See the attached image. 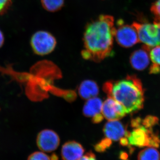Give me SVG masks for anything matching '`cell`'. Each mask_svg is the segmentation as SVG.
<instances>
[{
	"label": "cell",
	"mask_w": 160,
	"mask_h": 160,
	"mask_svg": "<svg viewBox=\"0 0 160 160\" xmlns=\"http://www.w3.org/2000/svg\"><path fill=\"white\" fill-rule=\"evenodd\" d=\"M158 118L154 116H147L145 118H142L141 120L142 125L148 128H153L158 124Z\"/></svg>",
	"instance_id": "obj_19"
},
{
	"label": "cell",
	"mask_w": 160,
	"mask_h": 160,
	"mask_svg": "<svg viewBox=\"0 0 160 160\" xmlns=\"http://www.w3.org/2000/svg\"><path fill=\"white\" fill-rule=\"evenodd\" d=\"M150 11L154 16V22H160V0H158L152 4Z\"/></svg>",
	"instance_id": "obj_20"
},
{
	"label": "cell",
	"mask_w": 160,
	"mask_h": 160,
	"mask_svg": "<svg viewBox=\"0 0 160 160\" xmlns=\"http://www.w3.org/2000/svg\"><path fill=\"white\" fill-rule=\"evenodd\" d=\"M112 144V141L106 138L101 140L100 142L95 145V150L100 153L104 152L107 149L110 148Z\"/></svg>",
	"instance_id": "obj_17"
},
{
	"label": "cell",
	"mask_w": 160,
	"mask_h": 160,
	"mask_svg": "<svg viewBox=\"0 0 160 160\" xmlns=\"http://www.w3.org/2000/svg\"><path fill=\"white\" fill-rule=\"evenodd\" d=\"M117 22L115 39L120 46L129 48L140 42L137 32L132 25L125 24L122 19Z\"/></svg>",
	"instance_id": "obj_6"
},
{
	"label": "cell",
	"mask_w": 160,
	"mask_h": 160,
	"mask_svg": "<svg viewBox=\"0 0 160 160\" xmlns=\"http://www.w3.org/2000/svg\"><path fill=\"white\" fill-rule=\"evenodd\" d=\"M103 131L106 138L114 142L128 137L129 133L124 124L119 120L107 122L103 127Z\"/></svg>",
	"instance_id": "obj_10"
},
{
	"label": "cell",
	"mask_w": 160,
	"mask_h": 160,
	"mask_svg": "<svg viewBox=\"0 0 160 160\" xmlns=\"http://www.w3.org/2000/svg\"><path fill=\"white\" fill-rule=\"evenodd\" d=\"M12 5V0H0V16L5 14Z\"/></svg>",
	"instance_id": "obj_21"
},
{
	"label": "cell",
	"mask_w": 160,
	"mask_h": 160,
	"mask_svg": "<svg viewBox=\"0 0 160 160\" xmlns=\"http://www.w3.org/2000/svg\"><path fill=\"white\" fill-rule=\"evenodd\" d=\"M37 145L39 149L45 152H52L59 146L58 135L53 130L46 129L40 132L37 138Z\"/></svg>",
	"instance_id": "obj_7"
},
{
	"label": "cell",
	"mask_w": 160,
	"mask_h": 160,
	"mask_svg": "<svg viewBox=\"0 0 160 160\" xmlns=\"http://www.w3.org/2000/svg\"><path fill=\"white\" fill-rule=\"evenodd\" d=\"M27 160H58V157L55 153L49 156L42 152H35L29 156Z\"/></svg>",
	"instance_id": "obj_16"
},
{
	"label": "cell",
	"mask_w": 160,
	"mask_h": 160,
	"mask_svg": "<svg viewBox=\"0 0 160 160\" xmlns=\"http://www.w3.org/2000/svg\"><path fill=\"white\" fill-rule=\"evenodd\" d=\"M5 42V37L2 32L0 29V48L4 45Z\"/></svg>",
	"instance_id": "obj_23"
},
{
	"label": "cell",
	"mask_w": 160,
	"mask_h": 160,
	"mask_svg": "<svg viewBox=\"0 0 160 160\" xmlns=\"http://www.w3.org/2000/svg\"><path fill=\"white\" fill-rule=\"evenodd\" d=\"M79 160H97L96 157L95 155L92 152H89L86 154L83 155Z\"/></svg>",
	"instance_id": "obj_22"
},
{
	"label": "cell",
	"mask_w": 160,
	"mask_h": 160,
	"mask_svg": "<svg viewBox=\"0 0 160 160\" xmlns=\"http://www.w3.org/2000/svg\"><path fill=\"white\" fill-rule=\"evenodd\" d=\"M138 160H160L159 152L154 147H149L141 150L138 156Z\"/></svg>",
	"instance_id": "obj_14"
},
{
	"label": "cell",
	"mask_w": 160,
	"mask_h": 160,
	"mask_svg": "<svg viewBox=\"0 0 160 160\" xmlns=\"http://www.w3.org/2000/svg\"><path fill=\"white\" fill-rule=\"evenodd\" d=\"M41 3L46 11L54 12L62 9L65 5V0H41Z\"/></svg>",
	"instance_id": "obj_15"
},
{
	"label": "cell",
	"mask_w": 160,
	"mask_h": 160,
	"mask_svg": "<svg viewBox=\"0 0 160 160\" xmlns=\"http://www.w3.org/2000/svg\"><path fill=\"white\" fill-rule=\"evenodd\" d=\"M149 55L152 65L160 67V45L155 46L152 49Z\"/></svg>",
	"instance_id": "obj_18"
},
{
	"label": "cell",
	"mask_w": 160,
	"mask_h": 160,
	"mask_svg": "<svg viewBox=\"0 0 160 160\" xmlns=\"http://www.w3.org/2000/svg\"><path fill=\"white\" fill-rule=\"evenodd\" d=\"M151 48L144 45L141 49L133 51L129 58V62L132 68L138 70L142 71L149 65V52Z\"/></svg>",
	"instance_id": "obj_11"
},
{
	"label": "cell",
	"mask_w": 160,
	"mask_h": 160,
	"mask_svg": "<svg viewBox=\"0 0 160 160\" xmlns=\"http://www.w3.org/2000/svg\"><path fill=\"white\" fill-rule=\"evenodd\" d=\"M78 92L82 99L87 100L96 97L99 92V88L97 83L91 80H86L80 84Z\"/></svg>",
	"instance_id": "obj_13"
},
{
	"label": "cell",
	"mask_w": 160,
	"mask_h": 160,
	"mask_svg": "<svg viewBox=\"0 0 160 160\" xmlns=\"http://www.w3.org/2000/svg\"><path fill=\"white\" fill-rule=\"evenodd\" d=\"M84 148L79 143L72 141L63 145L61 150L62 160H79L84 154Z\"/></svg>",
	"instance_id": "obj_12"
},
{
	"label": "cell",
	"mask_w": 160,
	"mask_h": 160,
	"mask_svg": "<svg viewBox=\"0 0 160 160\" xmlns=\"http://www.w3.org/2000/svg\"><path fill=\"white\" fill-rule=\"evenodd\" d=\"M103 90L126 109L127 114L132 113L144 107L145 90L141 80L135 75L105 83Z\"/></svg>",
	"instance_id": "obj_2"
},
{
	"label": "cell",
	"mask_w": 160,
	"mask_h": 160,
	"mask_svg": "<svg viewBox=\"0 0 160 160\" xmlns=\"http://www.w3.org/2000/svg\"><path fill=\"white\" fill-rule=\"evenodd\" d=\"M102 113L104 118L108 121L119 120L127 114L125 108L110 97H108L103 102Z\"/></svg>",
	"instance_id": "obj_8"
},
{
	"label": "cell",
	"mask_w": 160,
	"mask_h": 160,
	"mask_svg": "<svg viewBox=\"0 0 160 160\" xmlns=\"http://www.w3.org/2000/svg\"><path fill=\"white\" fill-rule=\"evenodd\" d=\"M30 43L35 54L45 56L53 51L56 47L57 42L54 36L50 32L40 30L32 35Z\"/></svg>",
	"instance_id": "obj_5"
},
{
	"label": "cell",
	"mask_w": 160,
	"mask_h": 160,
	"mask_svg": "<svg viewBox=\"0 0 160 160\" xmlns=\"http://www.w3.org/2000/svg\"><path fill=\"white\" fill-rule=\"evenodd\" d=\"M103 102L100 98L95 97L87 100L83 106V114L86 118H91L92 123L98 124L104 119L102 113Z\"/></svg>",
	"instance_id": "obj_9"
},
{
	"label": "cell",
	"mask_w": 160,
	"mask_h": 160,
	"mask_svg": "<svg viewBox=\"0 0 160 160\" xmlns=\"http://www.w3.org/2000/svg\"><path fill=\"white\" fill-rule=\"evenodd\" d=\"M120 158L122 160H127L128 158V154L124 152H122L120 154Z\"/></svg>",
	"instance_id": "obj_24"
},
{
	"label": "cell",
	"mask_w": 160,
	"mask_h": 160,
	"mask_svg": "<svg viewBox=\"0 0 160 160\" xmlns=\"http://www.w3.org/2000/svg\"><path fill=\"white\" fill-rule=\"evenodd\" d=\"M142 118L139 117L132 119L131 126L133 129L129 132L128 138L129 145L139 148L149 147L158 148L160 146V138L153 128H146L141 123Z\"/></svg>",
	"instance_id": "obj_3"
},
{
	"label": "cell",
	"mask_w": 160,
	"mask_h": 160,
	"mask_svg": "<svg viewBox=\"0 0 160 160\" xmlns=\"http://www.w3.org/2000/svg\"><path fill=\"white\" fill-rule=\"evenodd\" d=\"M116 31L114 18L110 15H100L87 23L83 33L82 57L100 62L113 55Z\"/></svg>",
	"instance_id": "obj_1"
},
{
	"label": "cell",
	"mask_w": 160,
	"mask_h": 160,
	"mask_svg": "<svg viewBox=\"0 0 160 160\" xmlns=\"http://www.w3.org/2000/svg\"><path fill=\"white\" fill-rule=\"evenodd\" d=\"M132 26L136 30L140 42L150 48L160 45V22L153 24L134 22Z\"/></svg>",
	"instance_id": "obj_4"
}]
</instances>
